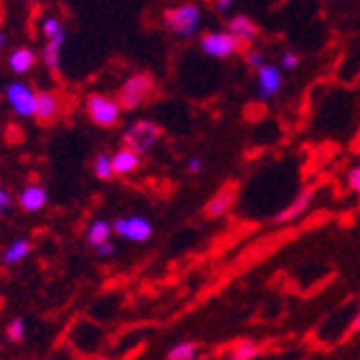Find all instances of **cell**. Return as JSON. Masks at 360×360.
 I'll return each instance as SVG.
<instances>
[{
	"label": "cell",
	"mask_w": 360,
	"mask_h": 360,
	"mask_svg": "<svg viewBox=\"0 0 360 360\" xmlns=\"http://www.w3.org/2000/svg\"><path fill=\"white\" fill-rule=\"evenodd\" d=\"M203 11L199 5H177L165 11V24L179 37H192L201 28Z\"/></svg>",
	"instance_id": "obj_1"
},
{
	"label": "cell",
	"mask_w": 360,
	"mask_h": 360,
	"mask_svg": "<svg viewBox=\"0 0 360 360\" xmlns=\"http://www.w3.org/2000/svg\"><path fill=\"white\" fill-rule=\"evenodd\" d=\"M153 91V80L149 74H136L132 78H127L119 91V106L123 110L139 108Z\"/></svg>",
	"instance_id": "obj_2"
},
{
	"label": "cell",
	"mask_w": 360,
	"mask_h": 360,
	"mask_svg": "<svg viewBox=\"0 0 360 360\" xmlns=\"http://www.w3.org/2000/svg\"><path fill=\"white\" fill-rule=\"evenodd\" d=\"M160 139V127L151 121H139L134 125H129L125 129V136H123V145L125 149L134 151L136 155L147 153Z\"/></svg>",
	"instance_id": "obj_3"
},
{
	"label": "cell",
	"mask_w": 360,
	"mask_h": 360,
	"mask_svg": "<svg viewBox=\"0 0 360 360\" xmlns=\"http://www.w3.org/2000/svg\"><path fill=\"white\" fill-rule=\"evenodd\" d=\"M86 112L93 119V123H97L100 127H112L119 121L121 106H119V102L110 100L108 95L95 93L86 100Z\"/></svg>",
	"instance_id": "obj_4"
},
{
	"label": "cell",
	"mask_w": 360,
	"mask_h": 360,
	"mask_svg": "<svg viewBox=\"0 0 360 360\" xmlns=\"http://www.w3.org/2000/svg\"><path fill=\"white\" fill-rule=\"evenodd\" d=\"M240 41L229 35L226 30H212V32H205L201 37V50L207 54V56H214V58H229L233 56L238 50H240Z\"/></svg>",
	"instance_id": "obj_5"
},
{
	"label": "cell",
	"mask_w": 360,
	"mask_h": 360,
	"mask_svg": "<svg viewBox=\"0 0 360 360\" xmlns=\"http://www.w3.org/2000/svg\"><path fill=\"white\" fill-rule=\"evenodd\" d=\"M7 102L11 106V110L18 117H35L37 110V93L30 86H26L24 82H11L5 91Z\"/></svg>",
	"instance_id": "obj_6"
},
{
	"label": "cell",
	"mask_w": 360,
	"mask_h": 360,
	"mask_svg": "<svg viewBox=\"0 0 360 360\" xmlns=\"http://www.w3.org/2000/svg\"><path fill=\"white\" fill-rule=\"evenodd\" d=\"M112 231L123 236L132 242H147L153 233V226L143 216H129V218H117L112 222Z\"/></svg>",
	"instance_id": "obj_7"
},
{
	"label": "cell",
	"mask_w": 360,
	"mask_h": 360,
	"mask_svg": "<svg viewBox=\"0 0 360 360\" xmlns=\"http://www.w3.org/2000/svg\"><path fill=\"white\" fill-rule=\"evenodd\" d=\"M285 76L278 65L266 63L264 68L257 70V86H259V97L261 100H270L281 89H283Z\"/></svg>",
	"instance_id": "obj_8"
},
{
	"label": "cell",
	"mask_w": 360,
	"mask_h": 360,
	"mask_svg": "<svg viewBox=\"0 0 360 360\" xmlns=\"http://www.w3.org/2000/svg\"><path fill=\"white\" fill-rule=\"evenodd\" d=\"M226 32L233 35L240 44H252L259 37V26L248 15L238 13L226 22Z\"/></svg>",
	"instance_id": "obj_9"
},
{
	"label": "cell",
	"mask_w": 360,
	"mask_h": 360,
	"mask_svg": "<svg viewBox=\"0 0 360 360\" xmlns=\"http://www.w3.org/2000/svg\"><path fill=\"white\" fill-rule=\"evenodd\" d=\"M236 201H238V190L233 186L231 188H222L218 194L212 196V201L205 207V216L207 218H220V216L231 212Z\"/></svg>",
	"instance_id": "obj_10"
},
{
	"label": "cell",
	"mask_w": 360,
	"mask_h": 360,
	"mask_svg": "<svg viewBox=\"0 0 360 360\" xmlns=\"http://www.w3.org/2000/svg\"><path fill=\"white\" fill-rule=\"evenodd\" d=\"M18 201H20V207L24 212H39L48 203V192L39 184H30V186H26L20 192V199Z\"/></svg>",
	"instance_id": "obj_11"
},
{
	"label": "cell",
	"mask_w": 360,
	"mask_h": 360,
	"mask_svg": "<svg viewBox=\"0 0 360 360\" xmlns=\"http://www.w3.org/2000/svg\"><path fill=\"white\" fill-rule=\"evenodd\" d=\"M139 167H141V155H136L134 151H129L125 147L119 149L112 155V171H115V175H129V173H134Z\"/></svg>",
	"instance_id": "obj_12"
},
{
	"label": "cell",
	"mask_w": 360,
	"mask_h": 360,
	"mask_svg": "<svg viewBox=\"0 0 360 360\" xmlns=\"http://www.w3.org/2000/svg\"><path fill=\"white\" fill-rule=\"evenodd\" d=\"M311 201H313V190H302L296 199H293V203L287 207V210H283L281 214H276V222H289V220H293V218H298L300 214H304L307 212V207L311 205Z\"/></svg>",
	"instance_id": "obj_13"
},
{
	"label": "cell",
	"mask_w": 360,
	"mask_h": 360,
	"mask_svg": "<svg viewBox=\"0 0 360 360\" xmlns=\"http://www.w3.org/2000/svg\"><path fill=\"white\" fill-rule=\"evenodd\" d=\"M56 112H58V100H56V95L54 93H48V91L37 93V110H35L37 119L46 123V121H52L56 117Z\"/></svg>",
	"instance_id": "obj_14"
},
{
	"label": "cell",
	"mask_w": 360,
	"mask_h": 360,
	"mask_svg": "<svg viewBox=\"0 0 360 360\" xmlns=\"http://www.w3.org/2000/svg\"><path fill=\"white\" fill-rule=\"evenodd\" d=\"M110 231H112V226L106 220H95V222H91L89 231H86V242L95 248H100L106 242H110Z\"/></svg>",
	"instance_id": "obj_15"
},
{
	"label": "cell",
	"mask_w": 360,
	"mask_h": 360,
	"mask_svg": "<svg viewBox=\"0 0 360 360\" xmlns=\"http://www.w3.org/2000/svg\"><path fill=\"white\" fill-rule=\"evenodd\" d=\"M35 52L32 50H28V48H18V50H13L11 52V56H9V65H11V70L15 72V74H26L32 65H35Z\"/></svg>",
	"instance_id": "obj_16"
},
{
	"label": "cell",
	"mask_w": 360,
	"mask_h": 360,
	"mask_svg": "<svg viewBox=\"0 0 360 360\" xmlns=\"http://www.w3.org/2000/svg\"><path fill=\"white\" fill-rule=\"evenodd\" d=\"M30 242L28 240H15L3 255V264L5 266H18L22 261L30 255Z\"/></svg>",
	"instance_id": "obj_17"
},
{
	"label": "cell",
	"mask_w": 360,
	"mask_h": 360,
	"mask_svg": "<svg viewBox=\"0 0 360 360\" xmlns=\"http://www.w3.org/2000/svg\"><path fill=\"white\" fill-rule=\"evenodd\" d=\"M63 44H65V35H60V37L48 41V46L44 48V60H46L48 68L54 70V72L58 70V63H60V48H63Z\"/></svg>",
	"instance_id": "obj_18"
},
{
	"label": "cell",
	"mask_w": 360,
	"mask_h": 360,
	"mask_svg": "<svg viewBox=\"0 0 360 360\" xmlns=\"http://www.w3.org/2000/svg\"><path fill=\"white\" fill-rule=\"evenodd\" d=\"M196 354H199V345L192 341H184L169 352V360H194Z\"/></svg>",
	"instance_id": "obj_19"
},
{
	"label": "cell",
	"mask_w": 360,
	"mask_h": 360,
	"mask_svg": "<svg viewBox=\"0 0 360 360\" xmlns=\"http://www.w3.org/2000/svg\"><path fill=\"white\" fill-rule=\"evenodd\" d=\"M259 356V345L250 339H242L233 345V360H252Z\"/></svg>",
	"instance_id": "obj_20"
},
{
	"label": "cell",
	"mask_w": 360,
	"mask_h": 360,
	"mask_svg": "<svg viewBox=\"0 0 360 360\" xmlns=\"http://www.w3.org/2000/svg\"><path fill=\"white\" fill-rule=\"evenodd\" d=\"M93 171H95V175L100 177V179H112L115 177V171H112V158L110 155H106V153H100L95 158V162H93Z\"/></svg>",
	"instance_id": "obj_21"
},
{
	"label": "cell",
	"mask_w": 360,
	"mask_h": 360,
	"mask_svg": "<svg viewBox=\"0 0 360 360\" xmlns=\"http://www.w3.org/2000/svg\"><path fill=\"white\" fill-rule=\"evenodd\" d=\"M41 30H44V35L48 37V41H52V39H56V37L65 35L63 22H60L58 18H54V15H50V18H46V20H44Z\"/></svg>",
	"instance_id": "obj_22"
},
{
	"label": "cell",
	"mask_w": 360,
	"mask_h": 360,
	"mask_svg": "<svg viewBox=\"0 0 360 360\" xmlns=\"http://www.w3.org/2000/svg\"><path fill=\"white\" fill-rule=\"evenodd\" d=\"M278 68L281 72H293L300 68V56L293 50H283L278 56Z\"/></svg>",
	"instance_id": "obj_23"
},
{
	"label": "cell",
	"mask_w": 360,
	"mask_h": 360,
	"mask_svg": "<svg viewBox=\"0 0 360 360\" xmlns=\"http://www.w3.org/2000/svg\"><path fill=\"white\" fill-rule=\"evenodd\" d=\"M24 335H26V323L22 321V319H13L11 323H9V328H7V337L11 339V341H22L24 339Z\"/></svg>",
	"instance_id": "obj_24"
},
{
	"label": "cell",
	"mask_w": 360,
	"mask_h": 360,
	"mask_svg": "<svg viewBox=\"0 0 360 360\" xmlns=\"http://www.w3.org/2000/svg\"><path fill=\"white\" fill-rule=\"evenodd\" d=\"M246 63L250 65V68L259 70V68H264V65H266V56H264V52H259V50H248L246 52Z\"/></svg>",
	"instance_id": "obj_25"
},
{
	"label": "cell",
	"mask_w": 360,
	"mask_h": 360,
	"mask_svg": "<svg viewBox=\"0 0 360 360\" xmlns=\"http://www.w3.org/2000/svg\"><path fill=\"white\" fill-rule=\"evenodd\" d=\"M347 186H349L356 194H360V167L349 169V173H347Z\"/></svg>",
	"instance_id": "obj_26"
},
{
	"label": "cell",
	"mask_w": 360,
	"mask_h": 360,
	"mask_svg": "<svg viewBox=\"0 0 360 360\" xmlns=\"http://www.w3.org/2000/svg\"><path fill=\"white\" fill-rule=\"evenodd\" d=\"M186 171H188L190 175H199V173L203 171V158H199V155L190 158V160L186 162Z\"/></svg>",
	"instance_id": "obj_27"
},
{
	"label": "cell",
	"mask_w": 360,
	"mask_h": 360,
	"mask_svg": "<svg viewBox=\"0 0 360 360\" xmlns=\"http://www.w3.org/2000/svg\"><path fill=\"white\" fill-rule=\"evenodd\" d=\"M11 205H13V196L5 188H0V212H7Z\"/></svg>",
	"instance_id": "obj_28"
},
{
	"label": "cell",
	"mask_w": 360,
	"mask_h": 360,
	"mask_svg": "<svg viewBox=\"0 0 360 360\" xmlns=\"http://www.w3.org/2000/svg\"><path fill=\"white\" fill-rule=\"evenodd\" d=\"M214 7L220 13H226V11H231L236 7V3H233V0H218V3H214Z\"/></svg>",
	"instance_id": "obj_29"
},
{
	"label": "cell",
	"mask_w": 360,
	"mask_h": 360,
	"mask_svg": "<svg viewBox=\"0 0 360 360\" xmlns=\"http://www.w3.org/2000/svg\"><path fill=\"white\" fill-rule=\"evenodd\" d=\"M115 252V244L112 242H106L104 246L97 248V255H102V257H110Z\"/></svg>",
	"instance_id": "obj_30"
},
{
	"label": "cell",
	"mask_w": 360,
	"mask_h": 360,
	"mask_svg": "<svg viewBox=\"0 0 360 360\" xmlns=\"http://www.w3.org/2000/svg\"><path fill=\"white\" fill-rule=\"evenodd\" d=\"M352 333H356V330H360V311H358V315L354 317V321H352V328H349Z\"/></svg>",
	"instance_id": "obj_31"
},
{
	"label": "cell",
	"mask_w": 360,
	"mask_h": 360,
	"mask_svg": "<svg viewBox=\"0 0 360 360\" xmlns=\"http://www.w3.org/2000/svg\"><path fill=\"white\" fill-rule=\"evenodd\" d=\"M5 44H7V37H5V32H3V30H0V50H3V48H5Z\"/></svg>",
	"instance_id": "obj_32"
}]
</instances>
